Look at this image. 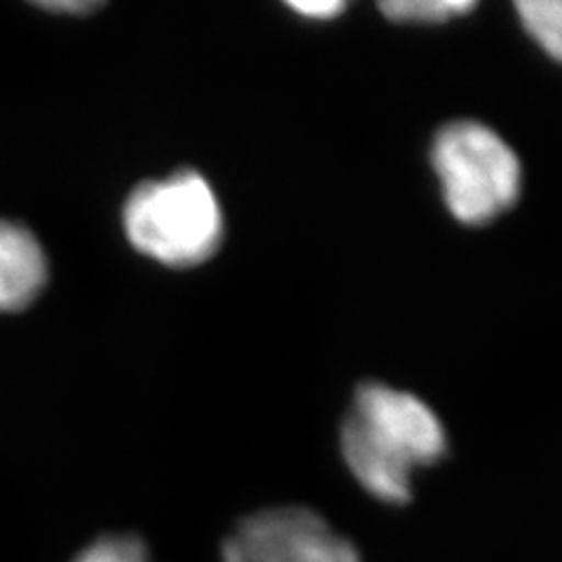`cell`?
Instances as JSON below:
<instances>
[{"label":"cell","instance_id":"cell-1","mask_svg":"<svg viewBox=\"0 0 562 562\" xmlns=\"http://www.w3.org/2000/svg\"><path fill=\"white\" fill-rule=\"evenodd\" d=\"M342 460L368 495L406 504L419 471L448 452L441 417L417 394L384 382L361 384L340 429Z\"/></svg>","mask_w":562,"mask_h":562},{"label":"cell","instance_id":"cell-2","mask_svg":"<svg viewBox=\"0 0 562 562\" xmlns=\"http://www.w3.org/2000/svg\"><path fill=\"white\" fill-rule=\"evenodd\" d=\"M429 160L441 200L462 225H487L522 190V165L508 140L479 120H452L436 132Z\"/></svg>","mask_w":562,"mask_h":562},{"label":"cell","instance_id":"cell-3","mask_svg":"<svg viewBox=\"0 0 562 562\" xmlns=\"http://www.w3.org/2000/svg\"><path fill=\"white\" fill-rule=\"evenodd\" d=\"M122 221L136 249L165 266H198L223 241L221 204L204 176L192 169L140 183Z\"/></svg>","mask_w":562,"mask_h":562},{"label":"cell","instance_id":"cell-4","mask_svg":"<svg viewBox=\"0 0 562 562\" xmlns=\"http://www.w3.org/2000/svg\"><path fill=\"white\" fill-rule=\"evenodd\" d=\"M223 562H363L359 549L307 506H274L244 518Z\"/></svg>","mask_w":562,"mask_h":562},{"label":"cell","instance_id":"cell-5","mask_svg":"<svg viewBox=\"0 0 562 562\" xmlns=\"http://www.w3.org/2000/svg\"><path fill=\"white\" fill-rule=\"evenodd\" d=\"M45 279L47 260L41 241L24 225L0 218V312L33 303Z\"/></svg>","mask_w":562,"mask_h":562},{"label":"cell","instance_id":"cell-6","mask_svg":"<svg viewBox=\"0 0 562 562\" xmlns=\"http://www.w3.org/2000/svg\"><path fill=\"white\" fill-rule=\"evenodd\" d=\"M516 14L527 38L549 59L562 64V0H520Z\"/></svg>","mask_w":562,"mask_h":562},{"label":"cell","instance_id":"cell-7","mask_svg":"<svg viewBox=\"0 0 562 562\" xmlns=\"http://www.w3.org/2000/svg\"><path fill=\"white\" fill-rule=\"evenodd\" d=\"M473 8L467 0H390L380 10L386 20L408 26H436L462 20Z\"/></svg>","mask_w":562,"mask_h":562},{"label":"cell","instance_id":"cell-8","mask_svg":"<svg viewBox=\"0 0 562 562\" xmlns=\"http://www.w3.org/2000/svg\"><path fill=\"white\" fill-rule=\"evenodd\" d=\"M74 562H153L146 543L132 535H111L90 543Z\"/></svg>","mask_w":562,"mask_h":562},{"label":"cell","instance_id":"cell-9","mask_svg":"<svg viewBox=\"0 0 562 562\" xmlns=\"http://www.w3.org/2000/svg\"><path fill=\"white\" fill-rule=\"evenodd\" d=\"M291 10L303 14L305 20H333L345 10V3H333V0H319V3H291Z\"/></svg>","mask_w":562,"mask_h":562},{"label":"cell","instance_id":"cell-10","mask_svg":"<svg viewBox=\"0 0 562 562\" xmlns=\"http://www.w3.org/2000/svg\"><path fill=\"white\" fill-rule=\"evenodd\" d=\"M43 8L55 10V12H92L97 10V3H87V0H74V3H64V0H57V3H43Z\"/></svg>","mask_w":562,"mask_h":562}]
</instances>
